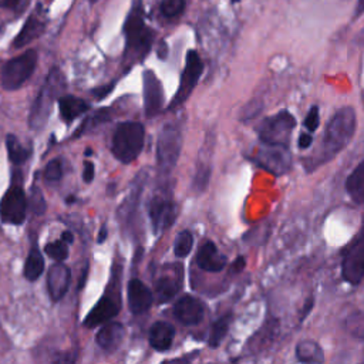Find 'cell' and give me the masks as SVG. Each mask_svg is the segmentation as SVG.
I'll return each instance as SVG.
<instances>
[{
  "mask_svg": "<svg viewBox=\"0 0 364 364\" xmlns=\"http://www.w3.org/2000/svg\"><path fill=\"white\" fill-rule=\"evenodd\" d=\"M114 85H115V82H111V84H107V85H102V87L94 88V90L91 91V94H92L97 100H101V98L107 97V95L111 92V90L114 88Z\"/></svg>",
  "mask_w": 364,
  "mask_h": 364,
  "instance_id": "obj_36",
  "label": "cell"
},
{
  "mask_svg": "<svg viewBox=\"0 0 364 364\" xmlns=\"http://www.w3.org/2000/svg\"><path fill=\"white\" fill-rule=\"evenodd\" d=\"M243 267H245V259H243L242 256H239V257L233 262V264H232V267H230V273H237V272H240Z\"/></svg>",
  "mask_w": 364,
  "mask_h": 364,
  "instance_id": "obj_39",
  "label": "cell"
},
{
  "mask_svg": "<svg viewBox=\"0 0 364 364\" xmlns=\"http://www.w3.org/2000/svg\"><path fill=\"white\" fill-rule=\"evenodd\" d=\"M226 262V256L220 255L216 245L210 240L205 242L196 255V263L205 272H220Z\"/></svg>",
  "mask_w": 364,
  "mask_h": 364,
  "instance_id": "obj_18",
  "label": "cell"
},
{
  "mask_svg": "<svg viewBox=\"0 0 364 364\" xmlns=\"http://www.w3.org/2000/svg\"><path fill=\"white\" fill-rule=\"evenodd\" d=\"M6 148H7V155H9V159L13 165L18 166V165H23L31 155V149L30 148H26L18 139L16 135L13 134H9L6 136Z\"/></svg>",
  "mask_w": 364,
  "mask_h": 364,
  "instance_id": "obj_24",
  "label": "cell"
},
{
  "mask_svg": "<svg viewBox=\"0 0 364 364\" xmlns=\"http://www.w3.org/2000/svg\"><path fill=\"white\" fill-rule=\"evenodd\" d=\"M74 200H75V198H73V196H71V198H67V202H70V203L74 202Z\"/></svg>",
  "mask_w": 364,
  "mask_h": 364,
  "instance_id": "obj_45",
  "label": "cell"
},
{
  "mask_svg": "<svg viewBox=\"0 0 364 364\" xmlns=\"http://www.w3.org/2000/svg\"><path fill=\"white\" fill-rule=\"evenodd\" d=\"M313 303H314V300H313V299H309V300L304 303V311H303V314H301V320H303V317H306V316H307V313L311 310Z\"/></svg>",
  "mask_w": 364,
  "mask_h": 364,
  "instance_id": "obj_41",
  "label": "cell"
},
{
  "mask_svg": "<svg viewBox=\"0 0 364 364\" xmlns=\"http://www.w3.org/2000/svg\"><path fill=\"white\" fill-rule=\"evenodd\" d=\"M71 282V270L61 262L54 263L47 273V290L51 300H61L68 291Z\"/></svg>",
  "mask_w": 364,
  "mask_h": 364,
  "instance_id": "obj_13",
  "label": "cell"
},
{
  "mask_svg": "<svg viewBox=\"0 0 364 364\" xmlns=\"http://www.w3.org/2000/svg\"><path fill=\"white\" fill-rule=\"evenodd\" d=\"M94 175H95V171H94V164L91 161H85L84 162V172H82V179L90 183L94 181Z\"/></svg>",
  "mask_w": 364,
  "mask_h": 364,
  "instance_id": "obj_37",
  "label": "cell"
},
{
  "mask_svg": "<svg viewBox=\"0 0 364 364\" xmlns=\"http://www.w3.org/2000/svg\"><path fill=\"white\" fill-rule=\"evenodd\" d=\"M296 357L303 363H321L324 360L321 348L311 340H304L297 344Z\"/></svg>",
  "mask_w": 364,
  "mask_h": 364,
  "instance_id": "obj_26",
  "label": "cell"
},
{
  "mask_svg": "<svg viewBox=\"0 0 364 364\" xmlns=\"http://www.w3.org/2000/svg\"><path fill=\"white\" fill-rule=\"evenodd\" d=\"M363 11H364V0H358V1H357V7H355V10H354V17L360 16Z\"/></svg>",
  "mask_w": 364,
  "mask_h": 364,
  "instance_id": "obj_42",
  "label": "cell"
},
{
  "mask_svg": "<svg viewBox=\"0 0 364 364\" xmlns=\"http://www.w3.org/2000/svg\"><path fill=\"white\" fill-rule=\"evenodd\" d=\"M294 127V117L289 111H282L273 117H267L266 119H263L257 128V134L263 144L287 146Z\"/></svg>",
  "mask_w": 364,
  "mask_h": 364,
  "instance_id": "obj_6",
  "label": "cell"
},
{
  "mask_svg": "<svg viewBox=\"0 0 364 364\" xmlns=\"http://www.w3.org/2000/svg\"><path fill=\"white\" fill-rule=\"evenodd\" d=\"M28 205H30V209L34 215L40 216L46 212L47 209V205H46V199L41 193V191L37 188V186H33L31 189V196H30V200H28Z\"/></svg>",
  "mask_w": 364,
  "mask_h": 364,
  "instance_id": "obj_32",
  "label": "cell"
},
{
  "mask_svg": "<svg viewBox=\"0 0 364 364\" xmlns=\"http://www.w3.org/2000/svg\"><path fill=\"white\" fill-rule=\"evenodd\" d=\"M46 253L48 257H51L55 262H63L67 259L68 250H67V243L64 240H55V242H50L46 245L44 247Z\"/></svg>",
  "mask_w": 364,
  "mask_h": 364,
  "instance_id": "obj_31",
  "label": "cell"
},
{
  "mask_svg": "<svg viewBox=\"0 0 364 364\" xmlns=\"http://www.w3.org/2000/svg\"><path fill=\"white\" fill-rule=\"evenodd\" d=\"M65 88V80L64 75L58 68H51L48 75L44 80V84L33 101L30 115H28V124L31 129L40 131L50 115V111L53 108L54 100L60 95V92Z\"/></svg>",
  "mask_w": 364,
  "mask_h": 364,
  "instance_id": "obj_2",
  "label": "cell"
},
{
  "mask_svg": "<svg viewBox=\"0 0 364 364\" xmlns=\"http://www.w3.org/2000/svg\"><path fill=\"white\" fill-rule=\"evenodd\" d=\"M118 311H119V303L114 300L111 296H104L97 301L92 310L87 314L84 320V326L97 327L100 324H104L109 321L112 317H115Z\"/></svg>",
  "mask_w": 364,
  "mask_h": 364,
  "instance_id": "obj_17",
  "label": "cell"
},
{
  "mask_svg": "<svg viewBox=\"0 0 364 364\" xmlns=\"http://www.w3.org/2000/svg\"><path fill=\"white\" fill-rule=\"evenodd\" d=\"M44 272V257L37 247H33L24 262L23 274L28 282L37 280Z\"/></svg>",
  "mask_w": 364,
  "mask_h": 364,
  "instance_id": "obj_25",
  "label": "cell"
},
{
  "mask_svg": "<svg viewBox=\"0 0 364 364\" xmlns=\"http://www.w3.org/2000/svg\"><path fill=\"white\" fill-rule=\"evenodd\" d=\"M202 71H203V63H202L199 54L195 50H189L186 53L185 68L181 75V82H179L178 91L169 105L171 108L178 107L182 102H185V100L191 95V92L196 87V84L202 75Z\"/></svg>",
  "mask_w": 364,
  "mask_h": 364,
  "instance_id": "obj_9",
  "label": "cell"
},
{
  "mask_svg": "<svg viewBox=\"0 0 364 364\" xmlns=\"http://www.w3.org/2000/svg\"><path fill=\"white\" fill-rule=\"evenodd\" d=\"M91 154H92V151H91V149H87V151H85V155H87V156H88V155H91Z\"/></svg>",
  "mask_w": 364,
  "mask_h": 364,
  "instance_id": "obj_46",
  "label": "cell"
},
{
  "mask_svg": "<svg viewBox=\"0 0 364 364\" xmlns=\"http://www.w3.org/2000/svg\"><path fill=\"white\" fill-rule=\"evenodd\" d=\"M179 290V283L171 277H161L155 282V296L159 303L169 301Z\"/></svg>",
  "mask_w": 364,
  "mask_h": 364,
  "instance_id": "obj_27",
  "label": "cell"
},
{
  "mask_svg": "<svg viewBox=\"0 0 364 364\" xmlns=\"http://www.w3.org/2000/svg\"><path fill=\"white\" fill-rule=\"evenodd\" d=\"M125 336V328L121 323L111 321V323H104L102 327L98 330L95 336L97 344L105 350V351H114L117 350Z\"/></svg>",
  "mask_w": 364,
  "mask_h": 364,
  "instance_id": "obj_19",
  "label": "cell"
},
{
  "mask_svg": "<svg viewBox=\"0 0 364 364\" xmlns=\"http://www.w3.org/2000/svg\"><path fill=\"white\" fill-rule=\"evenodd\" d=\"M182 146L181 131L173 124H166L159 135L156 144V162L162 173H169L175 168Z\"/></svg>",
  "mask_w": 364,
  "mask_h": 364,
  "instance_id": "obj_7",
  "label": "cell"
},
{
  "mask_svg": "<svg viewBox=\"0 0 364 364\" xmlns=\"http://www.w3.org/2000/svg\"><path fill=\"white\" fill-rule=\"evenodd\" d=\"M149 219L154 230L158 233L169 228L175 220V206L172 202L162 198H154L148 208Z\"/></svg>",
  "mask_w": 364,
  "mask_h": 364,
  "instance_id": "obj_16",
  "label": "cell"
},
{
  "mask_svg": "<svg viewBox=\"0 0 364 364\" xmlns=\"http://www.w3.org/2000/svg\"><path fill=\"white\" fill-rule=\"evenodd\" d=\"M37 65V53L27 50L23 54L9 60L1 70V85L4 90L14 91L20 88L33 74Z\"/></svg>",
  "mask_w": 364,
  "mask_h": 364,
  "instance_id": "obj_5",
  "label": "cell"
},
{
  "mask_svg": "<svg viewBox=\"0 0 364 364\" xmlns=\"http://www.w3.org/2000/svg\"><path fill=\"white\" fill-rule=\"evenodd\" d=\"M291 155L287 146L280 145H267L264 144L263 149L259 151L256 162L273 173H283L290 168Z\"/></svg>",
  "mask_w": 364,
  "mask_h": 364,
  "instance_id": "obj_11",
  "label": "cell"
},
{
  "mask_svg": "<svg viewBox=\"0 0 364 364\" xmlns=\"http://www.w3.org/2000/svg\"><path fill=\"white\" fill-rule=\"evenodd\" d=\"M346 191L357 203H364V161L360 162L346 181Z\"/></svg>",
  "mask_w": 364,
  "mask_h": 364,
  "instance_id": "obj_23",
  "label": "cell"
},
{
  "mask_svg": "<svg viewBox=\"0 0 364 364\" xmlns=\"http://www.w3.org/2000/svg\"><path fill=\"white\" fill-rule=\"evenodd\" d=\"M144 139L145 128L142 124L135 121L121 122L114 131L111 151L118 161L129 164L135 161L141 154L144 148Z\"/></svg>",
  "mask_w": 364,
  "mask_h": 364,
  "instance_id": "obj_3",
  "label": "cell"
},
{
  "mask_svg": "<svg viewBox=\"0 0 364 364\" xmlns=\"http://www.w3.org/2000/svg\"><path fill=\"white\" fill-rule=\"evenodd\" d=\"M175 328L168 321H156L151 326L148 340L154 350L156 351H166L173 341Z\"/></svg>",
  "mask_w": 364,
  "mask_h": 364,
  "instance_id": "obj_20",
  "label": "cell"
},
{
  "mask_svg": "<svg viewBox=\"0 0 364 364\" xmlns=\"http://www.w3.org/2000/svg\"><path fill=\"white\" fill-rule=\"evenodd\" d=\"M63 176V164L60 159H53L46 165L44 179L47 182H58Z\"/></svg>",
  "mask_w": 364,
  "mask_h": 364,
  "instance_id": "obj_33",
  "label": "cell"
},
{
  "mask_svg": "<svg viewBox=\"0 0 364 364\" xmlns=\"http://www.w3.org/2000/svg\"><path fill=\"white\" fill-rule=\"evenodd\" d=\"M91 1H97V0H91Z\"/></svg>",
  "mask_w": 364,
  "mask_h": 364,
  "instance_id": "obj_48",
  "label": "cell"
},
{
  "mask_svg": "<svg viewBox=\"0 0 364 364\" xmlns=\"http://www.w3.org/2000/svg\"><path fill=\"white\" fill-rule=\"evenodd\" d=\"M208 181H209V168H200L198 169L196 172V176H195V186L198 191H202L206 185H208Z\"/></svg>",
  "mask_w": 364,
  "mask_h": 364,
  "instance_id": "obj_35",
  "label": "cell"
},
{
  "mask_svg": "<svg viewBox=\"0 0 364 364\" xmlns=\"http://www.w3.org/2000/svg\"><path fill=\"white\" fill-rule=\"evenodd\" d=\"M27 199L23 188L10 186L0 200V218L4 223L21 225L26 219Z\"/></svg>",
  "mask_w": 364,
  "mask_h": 364,
  "instance_id": "obj_10",
  "label": "cell"
},
{
  "mask_svg": "<svg viewBox=\"0 0 364 364\" xmlns=\"http://www.w3.org/2000/svg\"><path fill=\"white\" fill-rule=\"evenodd\" d=\"M193 246V236L189 230H182L178 233L175 243H173V252L178 257H185L189 255Z\"/></svg>",
  "mask_w": 364,
  "mask_h": 364,
  "instance_id": "obj_29",
  "label": "cell"
},
{
  "mask_svg": "<svg viewBox=\"0 0 364 364\" xmlns=\"http://www.w3.org/2000/svg\"><path fill=\"white\" fill-rule=\"evenodd\" d=\"M232 3H237V1H240V0H230Z\"/></svg>",
  "mask_w": 364,
  "mask_h": 364,
  "instance_id": "obj_47",
  "label": "cell"
},
{
  "mask_svg": "<svg viewBox=\"0 0 364 364\" xmlns=\"http://www.w3.org/2000/svg\"><path fill=\"white\" fill-rule=\"evenodd\" d=\"M128 294V306L134 314H142L149 310L154 301L152 291L139 280L131 279L127 287Z\"/></svg>",
  "mask_w": 364,
  "mask_h": 364,
  "instance_id": "obj_15",
  "label": "cell"
},
{
  "mask_svg": "<svg viewBox=\"0 0 364 364\" xmlns=\"http://www.w3.org/2000/svg\"><path fill=\"white\" fill-rule=\"evenodd\" d=\"M61 240H64L65 243H73V233L71 232H63V235H61Z\"/></svg>",
  "mask_w": 364,
  "mask_h": 364,
  "instance_id": "obj_44",
  "label": "cell"
},
{
  "mask_svg": "<svg viewBox=\"0 0 364 364\" xmlns=\"http://www.w3.org/2000/svg\"><path fill=\"white\" fill-rule=\"evenodd\" d=\"M230 320H232V314L228 313L222 317H219L210 327V333H209V346L210 347H218L222 340L225 338V336L228 334V330H229V324H230Z\"/></svg>",
  "mask_w": 364,
  "mask_h": 364,
  "instance_id": "obj_28",
  "label": "cell"
},
{
  "mask_svg": "<svg viewBox=\"0 0 364 364\" xmlns=\"http://www.w3.org/2000/svg\"><path fill=\"white\" fill-rule=\"evenodd\" d=\"M144 80V109L146 117H155L164 105L162 84L154 71L146 70L142 75Z\"/></svg>",
  "mask_w": 364,
  "mask_h": 364,
  "instance_id": "obj_12",
  "label": "cell"
},
{
  "mask_svg": "<svg viewBox=\"0 0 364 364\" xmlns=\"http://www.w3.org/2000/svg\"><path fill=\"white\" fill-rule=\"evenodd\" d=\"M185 10V0H161V13L166 18H175Z\"/></svg>",
  "mask_w": 364,
  "mask_h": 364,
  "instance_id": "obj_30",
  "label": "cell"
},
{
  "mask_svg": "<svg viewBox=\"0 0 364 364\" xmlns=\"http://www.w3.org/2000/svg\"><path fill=\"white\" fill-rule=\"evenodd\" d=\"M318 124H320L318 108L314 105V107H311V108L309 109V112H307V115H306V118H304V127H306L310 132H313V131L317 129Z\"/></svg>",
  "mask_w": 364,
  "mask_h": 364,
  "instance_id": "obj_34",
  "label": "cell"
},
{
  "mask_svg": "<svg viewBox=\"0 0 364 364\" xmlns=\"http://www.w3.org/2000/svg\"><path fill=\"white\" fill-rule=\"evenodd\" d=\"M18 3H20V0H0V6L7 7V9H14Z\"/></svg>",
  "mask_w": 364,
  "mask_h": 364,
  "instance_id": "obj_40",
  "label": "cell"
},
{
  "mask_svg": "<svg viewBox=\"0 0 364 364\" xmlns=\"http://www.w3.org/2000/svg\"><path fill=\"white\" fill-rule=\"evenodd\" d=\"M124 33L127 40V57L131 60L144 58V55L149 51L154 34L149 27L145 24L144 11L141 7V1L135 3L125 24Z\"/></svg>",
  "mask_w": 364,
  "mask_h": 364,
  "instance_id": "obj_4",
  "label": "cell"
},
{
  "mask_svg": "<svg viewBox=\"0 0 364 364\" xmlns=\"http://www.w3.org/2000/svg\"><path fill=\"white\" fill-rule=\"evenodd\" d=\"M44 31V23L41 20H38L34 14L30 16L27 18V21L24 23L23 28L20 30V33L16 36L13 46L16 48H20L26 44H28L30 41H33L34 38H37L38 36H41V33Z\"/></svg>",
  "mask_w": 364,
  "mask_h": 364,
  "instance_id": "obj_22",
  "label": "cell"
},
{
  "mask_svg": "<svg viewBox=\"0 0 364 364\" xmlns=\"http://www.w3.org/2000/svg\"><path fill=\"white\" fill-rule=\"evenodd\" d=\"M90 105L85 100L78 98L75 95H63L58 98V109L63 121L71 122L85 111H88Z\"/></svg>",
  "mask_w": 364,
  "mask_h": 364,
  "instance_id": "obj_21",
  "label": "cell"
},
{
  "mask_svg": "<svg viewBox=\"0 0 364 364\" xmlns=\"http://www.w3.org/2000/svg\"><path fill=\"white\" fill-rule=\"evenodd\" d=\"M203 313H205V307H203V303L191 296V294H186V296H182L176 304L173 306V314L175 317L185 326H193V324H198L202 317H203Z\"/></svg>",
  "mask_w": 364,
  "mask_h": 364,
  "instance_id": "obj_14",
  "label": "cell"
},
{
  "mask_svg": "<svg viewBox=\"0 0 364 364\" xmlns=\"http://www.w3.org/2000/svg\"><path fill=\"white\" fill-rule=\"evenodd\" d=\"M341 273L351 284H358L364 279V228L344 249Z\"/></svg>",
  "mask_w": 364,
  "mask_h": 364,
  "instance_id": "obj_8",
  "label": "cell"
},
{
  "mask_svg": "<svg viewBox=\"0 0 364 364\" xmlns=\"http://www.w3.org/2000/svg\"><path fill=\"white\" fill-rule=\"evenodd\" d=\"M107 235H108L107 228H105V226H102V228H101V230H100V233H98V243H102V242L107 239Z\"/></svg>",
  "mask_w": 364,
  "mask_h": 364,
  "instance_id": "obj_43",
  "label": "cell"
},
{
  "mask_svg": "<svg viewBox=\"0 0 364 364\" xmlns=\"http://www.w3.org/2000/svg\"><path fill=\"white\" fill-rule=\"evenodd\" d=\"M311 141H313V138L309 135V134H300V136H299V148H301V149H306V148H309L310 145H311Z\"/></svg>",
  "mask_w": 364,
  "mask_h": 364,
  "instance_id": "obj_38",
  "label": "cell"
},
{
  "mask_svg": "<svg viewBox=\"0 0 364 364\" xmlns=\"http://www.w3.org/2000/svg\"><path fill=\"white\" fill-rule=\"evenodd\" d=\"M355 131V112L351 107L338 109L326 127L323 141L316 152L309 158V168L314 169L324 162H328L337 155L353 138Z\"/></svg>",
  "mask_w": 364,
  "mask_h": 364,
  "instance_id": "obj_1",
  "label": "cell"
}]
</instances>
